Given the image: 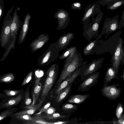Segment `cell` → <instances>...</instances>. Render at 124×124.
I'll return each instance as SVG.
<instances>
[{"mask_svg": "<svg viewBox=\"0 0 124 124\" xmlns=\"http://www.w3.org/2000/svg\"><path fill=\"white\" fill-rule=\"evenodd\" d=\"M100 5L96 2L89 4L85 8L82 19L83 23L95 15L100 9Z\"/></svg>", "mask_w": 124, "mask_h": 124, "instance_id": "cell-15", "label": "cell"}, {"mask_svg": "<svg viewBox=\"0 0 124 124\" xmlns=\"http://www.w3.org/2000/svg\"><path fill=\"white\" fill-rule=\"evenodd\" d=\"M84 61L81 54L77 50L66 58L63 69L57 83L58 85L67 77L83 65L87 64Z\"/></svg>", "mask_w": 124, "mask_h": 124, "instance_id": "cell-1", "label": "cell"}, {"mask_svg": "<svg viewBox=\"0 0 124 124\" xmlns=\"http://www.w3.org/2000/svg\"><path fill=\"white\" fill-rule=\"evenodd\" d=\"M4 102L2 101H0V109L2 108V106Z\"/></svg>", "mask_w": 124, "mask_h": 124, "instance_id": "cell-49", "label": "cell"}, {"mask_svg": "<svg viewBox=\"0 0 124 124\" xmlns=\"http://www.w3.org/2000/svg\"><path fill=\"white\" fill-rule=\"evenodd\" d=\"M120 77L123 79V80L124 79V69L123 70V72L122 75H121Z\"/></svg>", "mask_w": 124, "mask_h": 124, "instance_id": "cell-48", "label": "cell"}, {"mask_svg": "<svg viewBox=\"0 0 124 124\" xmlns=\"http://www.w3.org/2000/svg\"><path fill=\"white\" fill-rule=\"evenodd\" d=\"M101 40H94L90 41L84 47L83 53L85 56L92 55L95 53V50Z\"/></svg>", "mask_w": 124, "mask_h": 124, "instance_id": "cell-21", "label": "cell"}, {"mask_svg": "<svg viewBox=\"0 0 124 124\" xmlns=\"http://www.w3.org/2000/svg\"><path fill=\"white\" fill-rule=\"evenodd\" d=\"M77 49L76 46H72L67 49L59 57L61 60H63L69 56Z\"/></svg>", "mask_w": 124, "mask_h": 124, "instance_id": "cell-34", "label": "cell"}, {"mask_svg": "<svg viewBox=\"0 0 124 124\" xmlns=\"http://www.w3.org/2000/svg\"><path fill=\"white\" fill-rule=\"evenodd\" d=\"M2 5H1L0 3V6Z\"/></svg>", "mask_w": 124, "mask_h": 124, "instance_id": "cell-51", "label": "cell"}, {"mask_svg": "<svg viewBox=\"0 0 124 124\" xmlns=\"http://www.w3.org/2000/svg\"><path fill=\"white\" fill-rule=\"evenodd\" d=\"M123 105L121 102H119L117 104L116 110V115L118 119L120 117L123 113Z\"/></svg>", "mask_w": 124, "mask_h": 124, "instance_id": "cell-38", "label": "cell"}, {"mask_svg": "<svg viewBox=\"0 0 124 124\" xmlns=\"http://www.w3.org/2000/svg\"><path fill=\"white\" fill-rule=\"evenodd\" d=\"M69 13L65 10L61 8L57 10L54 15V19L57 18L58 24V30L65 29L69 25L70 18Z\"/></svg>", "mask_w": 124, "mask_h": 124, "instance_id": "cell-11", "label": "cell"}, {"mask_svg": "<svg viewBox=\"0 0 124 124\" xmlns=\"http://www.w3.org/2000/svg\"><path fill=\"white\" fill-rule=\"evenodd\" d=\"M50 36L47 34L43 33L33 40L30 44L33 53L41 48L49 40Z\"/></svg>", "mask_w": 124, "mask_h": 124, "instance_id": "cell-13", "label": "cell"}, {"mask_svg": "<svg viewBox=\"0 0 124 124\" xmlns=\"http://www.w3.org/2000/svg\"><path fill=\"white\" fill-rule=\"evenodd\" d=\"M124 42L123 39L121 37L119 43L113 55L111 56L110 64L117 75L118 74L120 64L122 66L124 64Z\"/></svg>", "mask_w": 124, "mask_h": 124, "instance_id": "cell-6", "label": "cell"}, {"mask_svg": "<svg viewBox=\"0 0 124 124\" xmlns=\"http://www.w3.org/2000/svg\"><path fill=\"white\" fill-rule=\"evenodd\" d=\"M56 111L55 109L53 107H49L45 111V113L46 115H52L55 113Z\"/></svg>", "mask_w": 124, "mask_h": 124, "instance_id": "cell-42", "label": "cell"}, {"mask_svg": "<svg viewBox=\"0 0 124 124\" xmlns=\"http://www.w3.org/2000/svg\"><path fill=\"white\" fill-rule=\"evenodd\" d=\"M15 79V76L12 73H5L0 76V83H9L14 81Z\"/></svg>", "mask_w": 124, "mask_h": 124, "instance_id": "cell-28", "label": "cell"}, {"mask_svg": "<svg viewBox=\"0 0 124 124\" xmlns=\"http://www.w3.org/2000/svg\"><path fill=\"white\" fill-rule=\"evenodd\" d=\"M90 95L89 94H77L72 96L69 99L68 102L70 103L80 104L84 102Z\"/></svg>", "mask_w": 124, "mask_h": 124, "instance_id": "cell-24", "label": "cell"}, {"mask_svg": "<svg viewBox=\"0 0 124 124\" xmlns=\"http://www.w3.org/2000/svg\"><path fill=\"white\" fill-rule=\"evenodd\" d=\"M124 27V10H123V14L121 17V18L118 23V29H120Z\"/></svg>", "mask_w": 124, "mask_h": 124, "instance_id": "cell-43", "label": "cell"}, {"mask_svg": "<svg viewBox=\"0 0 124 124\" xmlns=\"http://www.w3.org/2000/svg\"><path fill=\"white\" fill-rule=\"evenodd\" d=\"M0 3L2 5H3L4 1L3 0H0Z\"/></svg>", "mask_w": 124, "mask_h": 124, "instance_id": "cell-50", "label": "cell"}, {"mask_svg": "<svg viewBox=\"0 0 124 124\" xmlns=\"http://www.w3.org/2000/svg\"><path fill=\"white\" fill-rule=\"evenodd\" d=\"M15 7L13 6L8 10L3 23L0 35V42L1 47H4L12 36L11 25L13 16L10 14Z\"/></svg>", "mask_w": 124, "mask_h": 124, "instance_id": "cell-4", "label": "cell"}, {"mask_svg": "<svg viewBox=\"0 0 124 124\" xmlns=\"http://www.w3.org/2000/svg\"><path fill=\"white\" fill-rule=\"evenodd\" d=\"M19 110L16 108H7L0 113V121L6 119L8 117H11L12 115Z\"/></svg>", "mask_w": 124, "mask_h": 124, "instance_id": "cell-26", "label": "cell"}, {"mask_svg": "<svg viewBox=\"0 0 124 124\" xmlns=\"http://www.w3.org/2000/svg\"><path fill=\"white\" fill-rule=\"evenodd\" d=\"M16 119L23 121H28L33 120L32 117H31L29 115L23 114L16 116L12 117Z\"/></svg>", "mask_w": 124, "mask_h": 124, "instance_id": "cell-37", "label": "cell"}, {"mask_svg": "<svg viewBox=\"0 0 124 124\" xmlns=\"http://www.w3.org/2000/svg\"><path fill=\"white\" fill-rule=\"evenodd\" d=\"M55 78L47 77L45 80L41 95L42 99L47 96L54 83Z\"/></svg>", "mask_w": 124, "mask_h": 124, "instance_id": "cell-22", "label": "cell"}, {"mask_svg": "<svg viewBox=\"0 0 124 124\" xmlns=\"http://www.w3.org/2000/svg\"><path fill=\"white\" fill-rule=\"evenodd\" d=\"M42 86V83L39 82L34 85L32 92L33 102L32 104L28 106L24 107L23 108L27 109L31 108L34 105L38 99Z\"/></svg>", "mask_w": 124, "mask_h": 124, "instance_id": "cell-23", "label": "cell"}, {"mask_svg": "<svg viewBox=\"0 0 124 124\" xmlns=\"http://www.w3.org/2000/svg\"><path fill=\"white\" fill-rule=\"evenodd\" d=\"M7 97L6 96L4 93H0V100L1 99H4Z\"/></svg>", "mask_w": 124, "mask_h": 124, "instance_id": "cell-47", "label": "cell"}, {"mask_svg": "<svg viewBox=\"0 0 124 124\" xmlns=\"http://www.w3.org/2000/svg\"><path fill=\"white\" fill-rule=\"evenodd\" d=\"M117 124H124V115L122 113L120 118L116 120Z\"/></svg>", "mask_w": 124, "mask_h": 124, "instance_id": "cell-45", "label": "cell"}, {"mask_svg": "<svg viewBox=\"0 0 124 124\" xmlns=\"http://www.w3.org/2000/svg\"><path fill=\"white\" fill-rule=\"evenodd\" d=\"M119 16L117 15L112 18H106L104 21L101 31L96 38V39L99 40L104 35H105L106 39L110 34L116 31L118 29Z\"/></svg>", "mask_w": 124, "mask_h": 124, "instance_id": "cell-7", "label": "cell"}, {"mask_svg": "<svg viewBox=\"0 0 124 124\" xmlns=\"http://www.w3.org/2000/svg\"><path fill=\"white\" fill-rule=\"evenodd\" d=\"M117 75L113 67L111 66L109 67L107 69L105 75L103 86L108 85L109 83L112 79H118L119 78Z\"/></svg>", "mask_w": 124, "mask_h": 124, "instance_id": "cell-20", "label": "cell"}, {"mask_svg": "<svg viewBox=\"0 0 124 124\" xmlns=\"http://www.w3.org/2000/svg\"><path fill=\"white\" fill-rule=\"evenodd\" d=\"M4 6L1 5L0 6V21L3 16Z\"/></svg>", "mask_w": 124, "mask_h": 124, "instance_id": "cell-46", "label": "cell"}, {"mask_svg": "<svg viewBox=\"0 0 124 124\" xmlns=\"http://www.w3.org/2000/svg\"><path fill=\"white\" fill-rule=\"evenodd\" d=\"M62 109L66 111H74L78 109L77 106L71 104H64L62 107Z\"/></svg>", "mask_w": 124, "mask_h": 124, "instance_id": "cell-36", "label": "cell"}, {"mask_svg": "<svg viewBox=\"0 0 124 124\" xmlns=\"http://www.w3.org/2000/svg\"><path fill=\"white\" fill-rule=\"evenodd\" d=\"M100 72L97 71L84 80L77 89L78 91H85L91 89V87L97 83Z\"/></svg>", "mask_w": 124, "mask_h": 124, "instance_id": "cell-12", "label": "cell"}, {"mask_svg": "<svg viewBox=\"0 0 124 124\" xmlns=\"http://www.w3.org/2000/svg\"><path fill=\"white\" fill-rule=\"evenodd\" d=\"M74 37V34L69 32L59 38L56 42L58 48L60 51L68 46Z\"/></svg>", "mask_w": 124, "mask_h": 124, "instance_id": "cell-17", "label": "cell"}, {"mask_svg": "<svg viewBox=\"0 0 124 124\" xmlns=\"http://www.w3.org/2000/svg\"><path fill=\"white\" fill-rule=\"evenodd\" d=\"M39 115L40 117L43 118H45L48 120L64 118L67 117L66 116L62 115L58 113H55L50 115H46L44 116H42L41 115Z\"/></svg>", "mask_w": 124, "mask_h": 124, "instance_id": "cell-35", "label": "cell"}, {"mask_svg": "<svg viewBox=\"0 0 124 124\" xmlns=\"http://www.w3.org/2000/svg\"><path fill=\"white\" fill-rule=\"evenodd\" d=\"M51 103L50 102L47 103L44 105L39 110V111L38 113L36 114V115H41V114L45 111L51 105Z\"/></svg>", "mask_w": 124, "mask_h": 124, "instance_id": "cell-41", "label": "cell"}, {"mask_svg": "<svg viewBox=\"0 0 124 124\" xmlns=\"http://www.w3.org/2000/svg\"><path fill=\"white\" fill-rule=\"evenodd\" d=\"M86 65L87 64L83 65L67 77L59 86H58L55 91V94L57 95L68 85L73 83L77 77L80 76L86 68Z\"/></svg>", "mask_w": 124, "mask_h": 124, "instance_id": "cell-10", "label": "cell"}, {"mask_svg": "<svg viewBox=\"0 0 124 124\" xmlns=\"http://www.w3.org/2000/svg\"><path fill=\"white\" fill-rule=\"evenodd\" d=\"M71 8L73 10L77 9L79 10L81 9V5L80 2H74L71 5Z\"/></svg>", "mask_w": 124, "mask_h": 124, "instance_id": "cell-40", "label": "cell"}, {"mask_svg": "<svg viewBox=\"0 0 124 124\" xmlns=\"http://www.w3.org/2000/svg\"><path fill=\"white\" fill-rule=\"evenodd\" d=\"M72 83L68 85L57 95L55 99L57 103L61 102L68 95L70 90Z\"/></svg>", "mask_w": 124, "mask_h": 124, "instance_id": "cell-25", "label": "cell"}, {"mask_svg": "<svg viewBox=\"0 0 124 124\" xmlns=\"http://www.w3.org/2000/svg\"><path fill=\"white\" fill-rule=\"evenodd\" d=\"M3 93L6 95L7 97L5 98H8L16 96L19 94L23 93V90H11L6 89L3 90Z\"/></svg>", "mask_w": 124, "mask_h": 124, "instance_id": "cell-31", "label": "cell"}, {"mask_svg": "<svg viewBox=\"0 0 124 124\" xmlns=\"http://www.w3.org/2000/svg\"><path fill=\"white\" fill-rule=\"evenodd\" d=\"M28 88H27L25 91L23 99V102L22 103L21 107L22 108L29 106L31 102V100L30 98L29 92Z\"/></svg>", "mask_w": 124, "mask_h": 124, "instance_id": "cell-32", "label": "cell"}, {"mask_svg": "<svg viewBox=\"0 0 124 124\" xmlns=\"http://www.w3.org/2000/svg\"><path fill=\"white\" fill-rule=\"evenodd\" d=\"M124 3V0H113L107 5V9L115 10L122 6Z\"/></svg>", "mask_w": 124, "mask_h": 124, "instance_id": "cell-27", "label": "cell"}, {"mask_svg": "<svg viewBox=\"0 0 124 124\" xmlns=\"http://www.w3.org/2000/svg\"><path fill=\"white\" fill-rule=\"evenodd\" d=\"M31 17V15L29 13H27L25 16L19 36L18 41L19 44H22L26 38L29 31L30 21Z\"/></svg>", "mask_w": 124, "mask_h": 124, "instance_id": "cell-14", "label": "cell"}, {"mask_svg": "<svg viewBox=\"0 0 124 124\" xmlns=\"http://www.w3.org/2000/svg\"><path fill=\"white\" fill-rule=\"evenodd\" d=\"M122 31L120 30L106 40L101 39L99 44L96 46L95 53L99 55L109 52L112 56L119 43Z\"/></svg>", "mask_w": 124, "mask_h": 124, "instance_id": "cell-3", "label": "cell"}, {"mask_svg": "<svg viewBox=\"0 0 124 124\" xmlns=\"http://www.w3.org/2000/svg\"><path fill=\"white\" fill-rule=\"evenodd\" d=\"M32 74L33 72L32 71H31L28 73L21 83V86L25 85L30 81L32 78Z\"/></svg>", "mask_w": 124, "mask_h": 124, "instance_id": "cell-39", "label": "cell"}, {"mask_svg": "<svg viewBox=\"0 0 124 124\" xmlns=\"http://www.w3.org/2000/svg\"><path fill=\"white\" fill-rule=\"evenodd\" d=\"M12 37L13 39L8 48L4 52L2 57L0 59V62H2L5 60L11 49H14L15 47V45L16 39V35H14Z\"/></svg>", "mask_w": 124, "mask_h": 124, "instance_id": "cell-33", "label": "cell"}, {"mask_svg": "<svg viewBox=\"0 0 124 124\" xmlns=\"http://www.w3.org/2000/svg\"><path fill=\"white\" fill-rule=\"evenodd\" d=\"M45 100L44 99H42L41 100L39 99V102L36 105H35L30 108L16 112L13 113L11 117H12L16 116L23 114L31 115L33 114L40 107Z\"/></svg>", "mask_w": 124, "mask_h": 124, "instance_id": "cell-19", "label": "cell"}, {"mask_svg": "<svg viewBox=\"0 0 124 124\" xmlns=\"http://www.w3.org/2000/svg\"><path fill=\"white\" fill-rule=\"evenodd\" d=\"M118 84L103 86L101 92L102 95L108 99L112 100L117 99L120 95L121 90Z\"/></svg>", "mask_w": 124, "mask_h": 124, "instance_id": "cell-9", "label": "cell"}, {"mask_svg": "<svg viewBox=\"0 0 124 124\" xmlns=\"http://www.w3.org/2000/svg\"><path fill=\"white\" fill-rule=\"evenodd\" d=\"M33 120H32L27 121L26 124H54V122H50L46 121L44 118L40 117L39 115H36L32 117Z\"/></svg>", "mask_w": 124, "mask_h": 124, "instance_id": "cell-30", "label": "cell"}, {"mask_svg": "<svg viewBox=\"0 0 124 124\" xmlns=\"http://www.w3.org/2000/svg\"><path fill=\"white\" fill-rule=\"evenodd\" d=\"M23 93L16 96L10 97L7 99H4L2 101L4 103L2 108H7L17 105L22 100Z\"/></svg>", "mask_w": 124, "mask_h": 124, "instance_id": "cell-18", "label": "cell"}, {"mask_svg": "<svg viewBox=\"0 0 124 124\" xmlns=\"http://www.w3.org/2000/svg\"><path fill=\"white\" fill-rule=\"evenodd\" d=\"M20 10V8L18 7L15 10L13 15V19L11 25V35L13 36L14 35H17L19 29L21 28L23 23L20 19V16L18 15L17 11Z\"/></svg>", "mask_w": 124, "mask_h": 124, "instance_id": "cell-16", "label": "cell"}, {"mask_svg": "<svg viewBox=\"0 0 124 124\" xmlns=\"http://www.w3.org/2000/svg\"><path fill=\"white\" fill-rule=\"evenodd\" d=\"M113 0H98L97 2L102 6L107 5Z\"/></svg>", "mask_w": 124, "mask_h": 124, "instance_id": "cell-44", "label": "cell"}, {"mask_svg": "<svg viewBox=\"0 0 124 124\" xmlns=\"http://www.w3.org/2000/svg\"><path fill=\"white\" fill-rule=\"evenodd\" d=\"M58 68V65L56 64H54L52 65L46 72L47 77L55 78Z\"/></svg>", "mask_w": 124, "mask_h": 124, "instance_id": "cell-29", "label": "cell"}, {"mask_svg": "<svg viewBox=\"0 0 124 124\" xmlns=\"http://www.w3.org/2000/svg\"><path fill=\"white\" fill-rule=\"evenodd\" d=\"M104 60V58H100L94 59L87 64L86 68L80 76L81 79L79 82L82 81L90 75L97 72L102 66Z\"/></svg>", "mask_w": 124, "mask_h": 124, "instance_id": "cell-8", "label": "cell"}, {"mask_svg": "<svg viewBox=\"0 0 124 124\" xmlns=\"http://www.w3.org/2000/svg\"><path fill=\"white\" fill-rule=\"evenodd\" d=\"M59 50L57 42L51 44L46 52L38 58V66H45L56 60L59 56Z\"/></svg>", "mask_w": 124, "mask_h": 124, "instance_id": "cell-5", "label": "cell"}, {"mask_svg": "<svg viewBox=\"0 0 124 124\" xmlns=\"http://www.w3.org/2000/svg\"><path fill=\"white\" fill-rule=\"evenodd\" d=\"M96 15L95 17L94 15L92 16L91 22L89 18L83 23L84 24L83 36L89 41H91L94 37L96 38L99 34L98 29L103 13L100 9Z\"/></svg>", "mask_w": 124, "mask_h": 124, "instance_id": "cell-2", "label": "cell"}]
</instances>
